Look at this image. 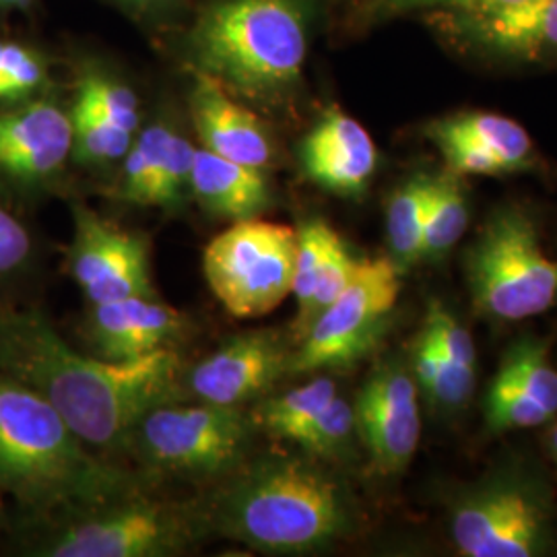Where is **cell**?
Wrapping results in <instances>:
<instances>
[{"mask_svg":"<svg viewBox=\"0 0 557 557\" xmlns=\"http://www.w3.org/2000/svg\"><path fill=\"white\" fill-rule=\"evenodd\" d=\"M182 370L174 347L108 361L75 351L36 312H0V372L46 398L87 446L131 440L151 409L178 398Z\"/></svg>","mask_w":557,"mask_h":557,"instance_id":"6da1fadb","label":"cell"},{"mask_svg":"<svg viewBox=\"0 0 557 557\" xmlns=\"http://www.w3.org/2000/svg\"><path fill=\"white\" fill-rule=\"evenodd\" d=\"M209 531L269 554H306L351 529L337 479L301 458H262L242 469L202 510Z\"/></svg>","mask_w":557,"mask_h":557,"instance_id":"7a4b0ae2","label":"cell"},{"mask_svg":"<svg viewBox=\"0 0 557 557\" xmlns=\"http://www.w3.org/2000/svg\"><path fill=\"white\" fill-rule=\"evenodd\" d=\"M20 380L0 372V485L25 504L100 508L137 492L119 467L103 462Z\"/></svg>","mask_w":557,"mask_h":557,"instance_id":"3957f363","label":"cell"},{"mask_svg":"<svg viewBox=\"0 0 557 557\" xmlns=\"http://www.w3.org/2000/svg\"><path fill=\"white\" fill-rule=\"evenodd\" d=\"M308 23L304 0H215L190 36L197 73L236 98L285 100L301 83Z\"/></svg>","mask_w":557,"mask_h":557,"instance_id":"277c9868","label":"cell"},{"mask_svg":"<svg viewBox=\"0 0 557 557\" xmlns=\"http://www.w3.org/2000/svg\"><path fill=\"white\" fill-rule=\"evenodd\" d=\"M465 271L473 304L490 319L520 322L557 304V260L545 255L535 221L517 205L499 207L485 221Z\"/></svg>","mask_w":557,"mask_h":557,"instance_id":"5b68a950","label":"cell"},{"mask_svg":"<svg viewBox=\"0 0 557 557\" xmlns=\"http://www.w3.org/2000/svg\"><path fill=\"white\" fill-rule=\"evenodd\" d=\"M298 230L273 221H234L202 252L205 278L236 319H260L292 294Z\"/></svg>","mask_w":557,"mask_h":557,"instance_id":"8992f818","label":"cell"},{"mask_svg":"<svg viewBox=\"0 0 557 557\" xmlns=\"http://www.w3.org/2000/svg\"><path fill=\"white\" fill-rule=\"evenodd\" d=\"M133 496L94 508L91 517L66 527L41 554L50 557L176 556L209 531L200 508Z\"/></svg>","mask_w":557,"mask_h":557,"instance_id":"52a82bcc","label":"cell"},{"mask_svg":"<svg viewBox=\"0 0 557 557\" xmlns=\"http://www.w3.org/2000/svg\"><path fill=\"white\" fill-rule=\"evenodd\" d=\"M131 440L153 469L190 478L232 471L250 446V421L238 407L160 405L140 419Z\"/></svg>","mask_w":557,"mask_h":557,"instance_id":"ba28073f","label":"cell"},{"mask_svg":"<svg viewBox=\"0 0 557 557\" xmlns=\"http://www.w3.org/2000/svg\"><path fill=\"white\" fill-rule=\"evenodd\" d=\"M400 294V269L393 259L359 260L345 292L312 322L289 372L310 374L349 366L366 356L386 331Z\"/></svg>","mask_w":557,"mask_h":557,"instance_id":"9c48e42d","label":"cell"},{"mask_svg":"<svg viewBox=\"0 0 557 557\" xmlns=\"http://www.w3.org/2000/svg\"><path fill=\"white\" fill-rule=\"evenodd\" d=\"M552 515L524 481L499 479L458 499L450 535L467 557H533L552 547Z\"/></svg>","mask_w":557,"mask_h":557,"instance_id":"30bf717a","label":"cell"},{"mask_svg":"<svg viewBox=\"0 0 557 557\" xmlns=\"http://www.w3.org/2000/svg\"><path fill=\"white\" fill-rule=\"evenodd\" d=\"M69 267L91 304L156 296L145 239L120 230L85 207L75 209V238Z\"/></svg>","mask_w":557,"mask_h":557,"instance_id":"8fae6325","label":"cell"},{"mask_svg":"<svg viewBox=\"0 0 557 557\" xmlns=\"http://www.w3.org/2000/svg\"><path fill=\"white\" fill-rule=\"evenodd\" d=\"M438 17L442 32L458 48L479 57L518 62L557 57V0H517Z\"/></svg>","mask_w":557,"mask_h":557,"instance_id":"7c38bea8","label":"cell"},{"mask_svg":"<svg viewBox=\"0 0 557 557\" xmlns=\"http://www.w3.org/2000/svg\"><path fill=\"white\" fill-rule=\"evenodd\" d=\"M356 425L374 469L382 475L403 471L421 438L418 382L398 361H386L366 380L356 403Z\"/></svg>","mask_w":557,"mask_h":557,"instance_id":"4fadbf2b","label":"cell"},{"mask_svg":"<svg viewBox=\"0 0 557 557\" xmlns=\"http://www.w3.org/2000/svg\"><path fill=\"white\" fill-rule=\"evenodd\" d=\"M292 354L275 331L232 337L188 374V388L202 403L239 407L269 391L289 372Z\"/></svg>","mask_w":557,"mask_h":557,"instance_id":"5bb4252c","label":"cell"},{"mask_svg":"<svg viewBox=\"0 0 557 557\" xmlns=\"http://www.w3.org/2000/svg\"><path fill=\"white\" fill-rule=\"evenodd\" d=\"M186 317L156 296L94 304L87 319L89 354L108 361H133L156 354L186 333Z\"/></svg>","mask_w":557,"mask_h":557,"instance_id":"9a60e30c","label":"cell"},{"mask_svg":"<svg viewBox=\"0 0 557 557\" xmlns=\"http://www.w3.org/2000/svg\"><path fill=\"white\" fill-rule=\"evenodd\" d=\"M308 178L343 197H358L374 176L379 151L370 133L341 108H329L299 147Z\"/></svg>","mask_w":557,"mask_h":557,"instance_id":"2e32d148","label":"cell"},{"mask_svg":"<svg viewBox=\"0 0 557 557\" xmlns=\"http://www.w3.org/2000/svg\"><path fill=\"white\" fill-rule=\"evenodd\" d=\"M71 116L50 101L0 112V172L20 180L57 174L73 153Z\"/></svg>","mask_w":557,"mask_h":557,"instance_id":"e0dca14e","label":"cell"},{"mask_svg":"<svg viewBox=\"0 0 557 557\" xmlns=\"http://www.w3.org/2000/svg\"><path fill=\"white\" fill-rule=\"evenodd\" d=\"M190 106L205 149L257 170L273 161L275 149L262 122L218 81L197 73Z\"/></svg>","mask_w":557,"mask_h":557,"instance_id":"ac0fdd59","label":"cell"},{"mask_svg":"<svg viewBox=\"0 0 557 557\" xmlns=\"http://www.w3.org/2000/svg\"><path fill=\"white\" fill-rule=\"evenodd\" d=\"M190 190L205 211L223 220H252L269 205L262 170L225 160L205 147L195 151Z\"/></svg>","mask_w":557,"mask_h":557,"instance_id":"d6986e66","label":"cell"},{"mask_svg":"<svg viewBox=\"0 0 557 557\" xmlns=\"http://www.w3.org/2000/svg\"><path fill=\"white\" fill-rule=\"evenodd\" d=\"M430 182L432 174H416L405 180L386 205V239L391 259L400 271L421 260Z\"/></svg>","mask_w":557,"mask_h":557,"instance_id":"ffe728a7","label":"cell"},{"mask_svg":"<svg viewBox=\"0 0 557 557\" xmlns=\"http://www.w3.org/2000/svg\"><path fill=\"white\" fill-rule=\"evenodd\" d=\"M440 122L453 133L478 143L479 147L496 156L506 168V174L522 172L533 165V140L518 122L508 116H499L494 112H465Z\"/></svg>","mask_w":557,"mask_h":557,"instance_id":"44dd1931","label":"cell"},{"mask_svg":"<svg viewBox=\"0 0 557 557\" xmlns=\"http://www.w3.org/2000/svg\"><path fill=\"white\" fill-rule=\"evenodd\" d=\"M469 225V202L460 176L448 168L432 174L430 202L423 227L421 260H440L446 257Z\"/></svg>","mask_w":557,"mask_h":557,"instance_id":"7402d4cb","label":"cell"},{"mask_svg":"<svg viewBox=\"0 0 557 557\" xmlns=\"http://www.w3.org/2000/svg\"><path fill=\"white\" fill-rule=\"evenodd\" d=\"M335 397V382L326 376H320L294 391L264 400L255 413V421L267 434L296 442L299 434L319 418Z\"/></svg>","mask_w":557,"mask_h":557,"instance_id":"603a6c76","label":"cell"},{"mask_svg":"<svg viewBox=\"0 0 557 557\" xmlns=\"http://www.w3.org/2000/svg\"><path fill=\"white\" fill-rule=\"evenodd\" d=\"M496 380L537 400L554 418L557 416V370L549 359L547 343L535 337L518 338L499 363Z\"/></svg>","mask_w":557,"mask_h":557,"instance_id":"cb8c5ba5","label":"cell"},{"mask_svg":"<svg viewBox=\"0 0 557 557\" xmlns=\"http://www.w3.org/2000/svg\"><path fill=\"white\" fill-rule=\"evenodd\" d=\"M172 131V126L156 122L133 140L128 153L124 156V170L120 180V197L126 202L151 207Z\"/></svg>","mask_w":557,"mask_h":557,"instance_id":"d4e9b609","label":"cell"},{"mask_svg":"<svg viewBox=\"0 0 557 557\" xmlns=\"http://www.w3.org/2000/svg\"><path fill=\"white\" fill-rule=\"evenodd\" d=\"M73 135L81 160L87 163H110V161L124 160L128 153L135 135L114 126L110 120L96 110L89 101L77 96L73 108Z\"/></svg>","mask_w":557,"mask_h":557,"instance_id":"484cf974","label":"cell"},{"mask_svg":"<svg viewBox=\"0 0 557 557\" xmlns=\"http://www.w3.org/2000/svg\"><path fill=\"white\" fill-rule=\"evenodd\" d=\"M358 264L359 260L349 252L347 244L335 232L333 238H331V244H329L322 269H320L314 296L310 299L306 312L294 322V333H296L298 343L306 337L312 322L319 319L320 314L345 292V287L349 285V281L354 278L356 271H358Z\"/></svg>","mask_w":557,"mask_h":557,"instance_id":"4316f807","label":"cell"},{"mask_svg":"<svg viewBox=\"0 0 557 557\" xmlns=\"http://www.w3.org/2000/svg\"><path fill=\"white\" fill-rule=\"evenodd\" d=\"M483 411L487 430L494 434L506 430L535 428L554 418L537 400L496 379L490 384V391L483 400Z\"/></svg>","mask_w":557,"mask_h":557,"instance_id":"83f0119b","label":"cell"},{"mask_svg":"<svg viewBox=\"0 0 557 557\" xmlns=\"http://www.w3.org/2000/svg\"><path fill=\"white\" fill-rule=\"evenodd\" d=\"M335 230L322 220H310L301 223L298 230V252H296V271L292 294L298 301V317L306 312L310 299L314 296L319 283L320 269L326 257L329 244Z\"/></svg>","mask_w":557,"mask_h":557,"instance_id":"f1b7e54d","label":"cell"},{"mask_svg":"<svg viewBox=\"0 0 557 557\" xmlns=\"http://www.w3.org/2000/svg\"><path fill=\"white\" fill-rule=\"evenodd\" d=\"M356 430V409L337 395L319 418L299 434L296 444L319 457H341L347 450Z\"/></svg>","mask_w":557,"mask_h":557,"instance_id":"f546056e","label":"cell"},{"mask_svg":"<svg viewBox=\"0 0 557 557\" xmlns=\"http://www.w3.org/2000/svg\"><path fill=\"white\" fill-rule=\"evenodd\" d=\"M77 96L89 101L96 110H100L114 126L131 135L139 133V100L120 81L112 79L103 73H87L81 81Z\"/></svg>","mask_w":557,"mask_h":557,"instance_id":"4dcf8cb0","label":"cell"},{"mask_svg":"<svg viewBox=\"0 0 557 557\" xmlns=\"http://www.w3.org/2000/svg\"><path fill=\"white\" fill-rule=\"evenodd\" d=\"M195 147L190 140L184 139L180 133L172 131L168 143L160 176L153 190L151 207H174L184 195L190 190L193 180V163H195Z\"/></svg>","mask_w":557,"mask_h":557,"instance_id":"1f68e13d","label":"cell"},{"mask_svg":"<svg viewBox=\"0 0 557 557\" xmlns=\"http://www.w3.org/2000/svg\"><path fill=\"white\" fill-rule=\"evenodd\" d=\"M46 69L40 59L20 44L7 41L0 62V100H23L40 89Z\"/></svg>","mask_w":557,"mask_h":557,"instance_id":"d6a6232c","label":"cell"},{"mask_svg":"<svg viewBox=\"0 0 557 557\" xmlns=\"http://www.w3.org/2000/svg\"><path fill=\"white\" fill-rule=\"evenodd\" d=\"M423 335L430 338L444 356L467 368L478 366V349L469 329L462 322H458L457 317L438 301L430 306Z\"/></svg>","mask_w":557,"mask_h":557,"instance_id":"836d02e7","label":"cell"},{"mask_svg":"<svg viewBox=\"0 0 557 557\" xmlns=\"http://www.w3.org/2000/svg\"><path fill=\"white\" fill-rule=\"evenodd\" d=\"M432 343V341H430ZM434 345V343H432ZM436 349V376L425 391L428 397L446 409H460L475 391V368H467Z\"/></svg>","mask_w":557,"mask_h":557,"instance_id":"e575fe53","label":"cell"},{"mask_svg":"<svg viewBox=\"0 0 557 557\" xmlns=\"http://www.w3.org/2000/svg\"><path fill=\"white\" fill-rule=\"evenodd\" d=\"M32 250L27 230L4 207H0V275L15 271Z\"/></svg>","mask_w":557,"mask_h":557,"instance_id":"d590c367","label":"cell"},{"mask_svg":"<svg viewBox=\"0 0 557 557\" xmlns=\"http://www.w3.org/2000/svg\"><path fill=\"white\" fill-rule=\"evenodd\" d=\"M517 0H380L386 11H416L430 9L438 13H457V11H481L510 4Z\"/></svg>","mask_w":557,"mask_h":557,"instance_id":"8d00e7d4","label":"cell"},{"mask_svg":"<svg viewBox=\"0 0 557 557\" xmlns=\"http://www.w3.org/2000/svg\"><path fill=\"white\" fill-rule=\"evenodd\" d=\"M120 2L131 4V7H137V9H145V7H158V4H163V2H168V0H120Z\"/></svg>","mask_w":557,"mask_h":557,"instance_id":"74e56055","label":"cell"},{"mask_svg":"<svg viewBox=\"0 0 557 557\" xmlns=\"http://www.w3.org/2000/svg\"><path fill=\"white\" fill-rule=\"evenodd\" d=\"M27 0H0L2 7H23Z\"/></svg>","mask_w":557,"mask_h":557,"instance_id":"f35d334b","label":"cell"},{"mask_svg":"<svg viewBox=\"0 0 557 557\" xmlns=\"http://www.w3.org/2000/svg\"><path fill=\"white\" fill-rule=\"evenodd\" d=\"M552 453H554V458H556L557 462V425L554 428V432H552Z\"/></svg>","mask_w":557,"mask_h":557,"instance_id":"ab89813d","label":"cell"}]
</instances>
